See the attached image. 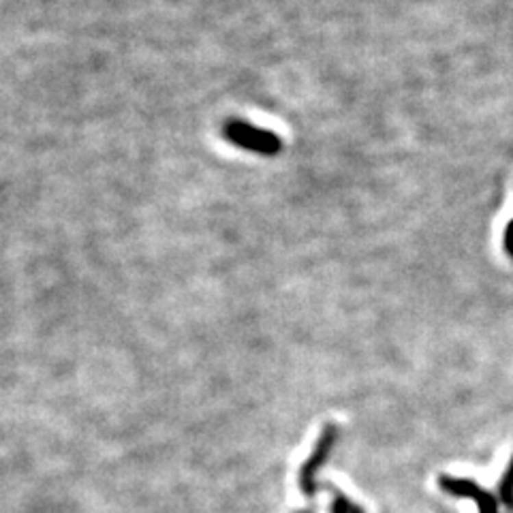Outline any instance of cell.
<instances>
[{"label": "cell", "instance_id": "obj_1", "mask_svg": "<svg viewBox=\"0 0 513 513\" xmlns=\"http://www.w3.org/2000/svg\"><path fill=\"white\" fill-rule=\"evenodd\" d=\"M221 133L227 144L259 156H276L282 150V139L278 133L257 127L242 118H229L223 125Z\"/></svg>", "mask_w": 513, "mask_h": 513}, {"label": "cell", "instance_id": "obj_2", "mask_svg": "<svg viewBox=\"0 0 513 513\" xmlns=\"http://www.w3.org/2000/svg\"><path fill=\"white\" fill-rule=\"evenodd\" d=\"M336 436H338V428H336L334 423H327V426L323 428V432H321V436H319V440H316L314 451L304 462L302 471H299V490H302L306 494V499H310V501L314 499V494H316V481H314L316 479V471L325 464V460H327V455H329V451H331V447L336 443Z\"/></svg>", "mask_w": 513, "mask_h": 513}, {"label": "cell", "instance_id": "obj_4", "mask_svg": "<svg viewBox=\"0 0 513 513\" xmlns=\"http://www.w3.org/2000/svg\"><path fill=\"white\" fill-rule=\"evenodd\" d=\"M327 490L334 494L331 513H364V511H362V507L353 505V503L345 497V494L340 492V490H336L334 486H327ZM295 513H312V509H308V511H295Z\"/></svg>", "mask_w": 513, "mask_h": 513}, {"label": "cell", "instance_id": "obj_3", "mask_svg": "<svg viewBox=\"0 0 513 513\" xmlns=\"http://www.w3.org/2000/svg\"><path fill=\"white\" fill-rule=\"evenodd\" d=\"M440 488L447 490L449 494H453V497H460V499H471L477 503V507H479L481 513H499V503L494 497H490L488 492H484L481 488H477L473 481H466V479H453V477H440Z\"/></svg>", "mask_w": 513, "mask_h": 513}]
</instances>
